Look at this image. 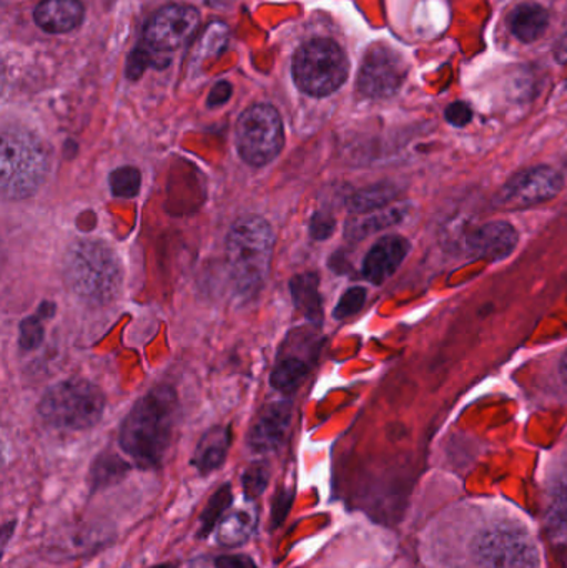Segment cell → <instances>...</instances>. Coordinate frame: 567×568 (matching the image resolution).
<instances>
[{
    "mask_svg": "<svg viewBox=\"0 0 567 568\" xmlns=\"http://www.w3.org/2000/svg\"><path fill=\"white\" fill-rule=\"evenodd\" d=\"M398 196V190L389 183H382V185L369 186V189L362 190L355 193L350 200V210L356 215H366V213L378 212V210L386 209L393 200Z\"/></svg>",
    "mask_w": 567,
    "mask_h": 568,
    "instance_id": "cell-21",
    "label": "cell"
},
{
    "mask_svg": "<svg viewBox=\"0 0 567 568\" xmlns=\"http://www.w3.org/2000/svg\"><path fill=\"white\" fill-rule=\"evenodd\" d=\"M230 503H232V493H230V487H222V489L212 497L210 506L206 507L205 513H203V534H209L213 527L219 526L220 520L223 519V516L226 514V509H229Z\"/></svg>",
    "mask_w": 567,
    "mask_h": 568,
    "instance_id": "cell-25",
    "label": "cell"
},
{
    "mask_svg": "<svg viewBox=\"0 0 567 568\" xmlns=\"http://www.w3.org/2000/svg\"><path fill=\"white\" fill-rule=\"evenodd\" d=\"M320 278L316 273H303L290 283L293 303L310 321L320 323L323 317L322 296H320Z\"/></svg>",
    "mask_w": 567,
    "mask_h": 568,
    "instance_id": "cell-20",
    "label": "cell"
},
{
    "mask_svg": "<svg viewBox=\"0 0 567 568\" xmlns=\"http://www.w3.org/2000/svg\"><path fill=\"white\" fill-rule=\"evenodd\" d=\"M561 376H563V379H565L566 384H567V353H566L565 359H563V363H561Z\"/></svg>",
    "mask_w": 567,
    "mask_h": 568,
    "instance_id": "cell-34",
    "label": "cell"
},
{
    "mask_svg": "<svg viewBox=\"0 0 567 568\" xmlns=\"http://www.w3.org/2000/svg\"><path fill=\"white\" fill-rule=\"evenodd\" d=\"M556 57H558L559 62L567 65V36L563 37L561 42L556 47Z\"/></svg>",
    "mask_w": 567,
    "mask_h": 568,
    "instance_id": "cell-33",
    "label": "cell"
},
{
    "mask_svg": "<svg viewBox=\"0 0 567 568\" xmlns=\"http://www.w3.org/2000/svg\"><path fill=\"white\" fill-rule=\"evenodd\" d=\"M105 396L95 384L69 379L55 384L43 394L39 413L57 429L85 430L102 419Z\"/></svg>",
    "mask_w": 567,
    "mask_h": 568,
    "instance_id": "cell-4",
    "label": "cell"
},
{
    "mask_svg": "<svg viewBox=\"0 0 567 568\" xmlns=\"http://www.w3.org/2000/svg\"><path fill=\"white\" fill-rule=\"evenodd\" d=\"M408 215V206L389 205L378 212L366 213L365 219H355L346 225V236L352 242L366 239L373 233L382 232V230L392 229L399 225Z\"/></svg>",
    "mask_w": 567,
    "mask_h": 568,
    "instance_id": "cell-18",
    "label": "cell"
},
{
    "mask_svg": "<svg viewBox=\"0 0 567 568\" xmlns=\"http://www.w3.org/2000/svg\"><path fill=\"white\" fill-rule=\"evenodd\" d=\"M37 26L49 33H67L83 20L80 0H42L33 13Z\"/></svg>",
    "mask_w": 567,
    "mask_h": 568,
    "instance_id": "cell-15",
    "label": "cell"
},
{
    "mask_svg": "<svg viewBox=\"0 0 567 568\" xmlns=\"http://www.w3.org/2000/svg\"><path fill=\"white\" fill-rule=\"evenodd\" d=\"M2 193L6 199L33 195L49 172V156L42 143L27 132L6 130L2 136Z\"/></svg>",
    "mask_w": 567,
    "mask_h": 568,
    "instance_id": "cell-5",
    "label": "cell"
},
{
    "mask_svg": "<svg viewBox=\"0 0 567 568\" xmlns=\"http://www.w3.org/2000/svg\"><path fill=\"white\" fill-rule=\"evenodd\" d=\"M275 232L262 216H243L226 236V260L233 284L242 296L262 290L272 265Z\"/></svg>",
    "mask_w": 567,
    "mask_h": 568,
    "instance_id": "cell-2",
    "label": "cell"
},
{
    "mask_svg": "<svg viewBox=\"0 0 567 568\" xmlns=\"http://www.w3.org/2000/svg\"><path fill=\"white\" fill-rule=\"evenodd\" d=\"M518 245V232L505 222H492L478 226L465 239L466 252L473 258L505 260Z\"/></svg>",
    "mask_w": 567,
    "mask_h": 568,
    "instance_id": "cell-13",
    "label": "cell"
},
{
    "mask_svg": "<svg viewBox=\"0 0 567 568\" xmlns=\"http://www.w3.org/2000/svg\"><path fill=\"white\" fill-rule=\"evenodd\" d=\"M406 73H408V67L396 50L383 43L373 45L366 52L360 70V92L369 99L392 97L405 82Z\"/></svg>",
    "mask_w": 567,
    "mask_h": 568,
    "instance_id": "cell-9",
    "label": "cell"
},
{
    "mask_svg": "<svg viewBox=\"0 0 567 568\" xmlns=\"http://www.w3.org/2000/svg\"><path fill=\"white\" fill-rule=\"evenodd\" d=\"M478 562L485 568H538L535 540L522 527L498 524L479 534L475 544Z\"/></svg>",
    "mask_w": 567,
    "mask_h": 568,
    "instance_id": "cell-8",
    "label": "cell"
},
{
    "mask_svg": "<svg viewBox=\"0 0 567 568\" xmlns=\"http://www.w3.org/2000/svg\"><path fill=\"white\" fill-rule=\"evenodd\" d=\"M179 400L172 387L150 390L130 410L120 427V446L136 466L156 467L165 459L175 429Z\"/></svg>",
    "mask_w": 567,
    "mask_h": 568,
    "instance_id": "cell-1",
    "label": "cell"
},
{
    "mask_svg": "<svg viewBox=\"0 0 567 568\" xmlns=\"http://www.w3.org/2000/svg\"><path fill=\"white\" fill-rule=\"evenodd\" d=\"M565 179L551 166H535L513 176L498 195L503 209H526L548 202L561 193Z\"/></svg>",
    "mask_w": 567,
    "mask_h": 568,
    "instance_id": "cell-11",
    "label": "cell"
},
{
    "mask_svg": "<svg viewBox=\"0 0 567 568\" xmlns=\"http://www.w3.org/2000/svg\"><path fill=\"white\" fill-rule=\"evenodd\" d=\"M551 523L558 532L567 537V484L559 487L551 504Z\"/></svg>",
    "mask_w": 567,
    "mask_h": 568,
    "instance_id": "cell-28",
    "label": "cell"
},
{
    "mask_svg": "<svg viewBox=\"0 0 567 568\" xmlns=\"http://www.w3.org/2000/svg\"><path fill=\"white\" fill-rule=\"evenodd\" d=\"M55 314V306L52 303H42L36 316L27 317L20 323V347L23 351H33L42 344L43 323Z\"/></svg>",
    "mask_w": 567,
    "mask_h": 568,
    "instance_id": "cell-22",
    "label": "cell"
},
{
    "mask_svg": "<svg viewBox=\"0 0 567 568\" xmlns=\"http://www.w3.org/2000/svg\"><path fill=\"white\" fill-rule=\"evenodd\" d=\"M366 301V290L362 286L350 287L345 294H343L340 303L335 307L336 320H345V317L353 316L362 310L363 304Z\"/></svg>",
    "mask_w": 567,
    "mask_h": 568,
    "instance_id": "cell-26",
    "label": "cell"
},
{
    "mask_svg": "<svg viewBox=\"0 0 567 568\" xmlns=\"http://www.w3.org/2000/svg\"><path fill=\"white\" fill-rule=\"evenodd\" d=\"M232 97V85L229 82H219L209 95V106H222Z\"/></svg>",
    "mask_w": 567,
    "mask_h": 568,
    "instance_id": "cell-31",
    "label": "cell"
},
{
    "mask_svg": "<svg viewBox=\"0 0 567 568\" xmlns=\"http://www.w3.org/2000/svg\"><path fill=\"white\" fill-rule=\"evenodd\" d=\"M210 3H215V6H225L230 0H209Z\"/></svg>",
    "mask_w": 567,
    "mask_h": 568,
    "instance_id": "cell-35",
    "label": "cell"
},
{
    "mask_svg": "<svg viewBox=\"0 0 567 568\" xmlns=\"http://www.w3.org/2000/svg\"><path fill=\"white\" fill-rule=\"evenodd\" d=\"M409 253V242L403 236L388 235L375 243L365 262L363 276L373 284H383L395 275Z\"/></svg>",
    "mask_w": 567,
    "mask_h": 568,
    "instance_id": "cell-14",
    "label": "cell"
},
{
    "mask_svg": "<svg viewBox=\"0 0 567 568\" xmlns=\"http://www.w3.org/2000/svg\"><path fill=\"white\" fill-rule=\"evenodd\" d=\"M333 229H335V223L332 222L330 216L316 215L315 219L312 220V235L315 236L316 240H325L332 235Z\"/></svg>",
    "mask_w": 567,
    "mask_h": 568,
    "instance_id": "cell-30",
    "label": "cell"
},
{
    "mask_svg": "<svg viewBox=\"0 0 567 568\" xmlns=\"http://www.w3.org/2000/svg\"><path fill=\"white\" fill-rule=\"evenodd\" d=\"M256 527V514L252 509H236L226 513L216 526L220 546L236 547L252 537Z\"/></svg>",
    "mask_w": 567,
    "mask_h": 568,
    "instance_id": "cell-19",
    "label": "cell"
},
{
    "mask_svg": "<svg viewBox=\"0 0 567 568\" xmlns=\"http://www.w3.org/2000/svg\"><path fill=\"white\" fill-rule=\"evenodd\" d=\"M109 183L117 199H135L142 186V176L133 166H122L110 173Z\"/></svg>",
    "mask_w": 567,
    "mask_h": 568,
    "instance_id": "cell-24",
    "label": "cell"
},
{
    "mask_svg": "<svg viewBox=\"0 0 567 568\" xmlns=\"http://www.w3.org/2000/svg\"><path fill=\"white\" fill-rule=\"evenodd\" d=\"M285 143L282 116L275 106L259 103L240 115L236 123V146L249 165L263 166L273 162Z\"/></svg>",
    "mask_w": 567,
    "mask_h": 568,
    "instance_id": "cell-7",
    "label": "cell"
},
{
    "mask_svg": "<svg viewBox=\"0 0 567 568\" xmlns=\"http://www.w3.org/2000/svg\"><path fill=\"white\" fill-rule=\"evenodd\" d=\"M216 568H259L246 556H222L215 560Z\"/></svg>",
    "mask_w": 567,
    "mask_h": 568,
    "instance_id": "cell-32",
    "label": "cell"
},
{
    "mask_svg": "<svg viewBox=\"0 0 567 568\" xmlns=\"http://www.w3.org/2000/svg\"><path fill=\"white\" fill-rule=\"evenodd\" d=\"M509 30L522 42H535L549 26V13L538 3H522L508 17Z\"/></svg>",
    "mask_w": 567,
    "mask_h": 568,
    "instance_id": "cell-17",
    "label": "cell"
},
{
    "mask_svg": "<svg viewBox=\"0 0 567 568\" xmlns=\"http://www.w3.org/2000/svg\"><path fill=\"white\" fill-rule=\"evenodd\" d=\"M348 70L342 47L330 39L310 40L293 59V77L306 95H332L348 79Z\"/></svg>",
    "mask_w": 567,
    "mask_h": 568,
    "instance_id": "cell-6",
    "label": "cell"
},
{
    "mask_svg": "<svg viewBox=\"0 0 567 568\" xmlns=\"http://www.w3.org/2000/svg\"><path fill=\"white\" fill-rule=\"evenodd\" d=\"M230 443H232V430L230 427L219 426L210 429L205 436L200 439L196 446L193 464L199 473L210 474L222 467L229 454Z\"/></svg>",
    "mask_w": 567,
    "mask_h": 568,
    "instance_id": "cell-16",
    "label": "cell"
},
{
    "mask_svg": "<svg viewBox=\"0 0 567 568\" xmlns=\"http://www.w3.org/2000/svg\"><path fill=\"white\" fill-rule=\"evenodd\" d=\"M65 280L80 300L105 304L119 294L122 265L109 243L83 240L70 250Z\"/></svg>",
    "mask_w": 567,
    "mask_h": 568,
    "instance_id": "cell-3",
    "label": "cell"
},
{
    "mask_svg": "<svg viewBox=\"0 0 567 568\" xmlns=\"http://www.w3.org/2000/svg\"><path fill=\"white\" fill-rule=\"evenodd\" d=\"M292 404L276 400L263 407L249 433V447L256 454L279 449L292 426Z\"/></svg>",
    "mask_w": 567,
    "mask_h": 568,
    "instance_id": "cell-12",
    "label": "cell"
},
{
    "mask_svg": "<svg viewBox=\"0 0 567 568\" xmlns=\"http://www.w3.org/2000/svg\"><path fill=\"white\" fill-rule=\"evenodd\" d=\"M306 373H308V367H306L305 361L286 357L276 364L275 371L272 373V386L283 393H290L303 383Z\"/></svg>",
    "mask_w": 567,
    "mask_h": 568,
    "instance_id": "cell-23",
    "label": "cell"
},
{
    "mask_svg": "<svg viewBox=\"0 0 567 568\" xmlns=\"http://www.w3.org/2000/svg\"><path fill=\"white\" fill-rule=\"evenodd\" d=\"M200 23L199 10L195 7L172 6L156 10L145 26V43L150 49L162 55L182 47L195 33Z\"/></svg>",
    "mask_w": 567,
    "mask_h": 568,
    "instance_id": "cell-10",
    "label": "cell"
},
{
    "mask_svg": "<svg viewBox=\"0 0 567 568\" xmlns=\"http://www.w3.org/2000/svg\"><path fill=\"white\" fill-rule=\"evenodd\" d=\"M445 116L452 125L465 126L472 122L473 112L466 103L456 102L446 109Z\"/></svg>",
    "mask_w": 567,
    "mask_h": 568,
    "instance_id": "cell-29",
    "label": "cell"
},
{
    "mask_svg": "<svg viewBox=\"0 0 567 568\" xmlns=\"http://www.w3.org/2000/svg\"><path fill=\"white\" fill-rule=\"evenodd\" d=\"M152 568H175V567L169 566V564H165V566H156V567H152Z\"/></svg>",
    "mask_w": 567,
    "mask_h": 568,
    "instance_id": "cell-36",
    "label": "cell"
},
{
    "mask_svg": "<svg viewBox=\"0 0 567 568\" xmlns=\"http://www.w3.org/2000/svg\"><path fill=\"white\" fill-rule=\"evenodd\" d=\"M269 467L265 464H255V466L250 467L243 476L245 493L249 496L259 497L269 484Z\"/></svg>",
    "mask_w": 567,
    "mask_h": 568,
    "instance_id": "cell-27",
    "label": "cell"
}]
</instances>
